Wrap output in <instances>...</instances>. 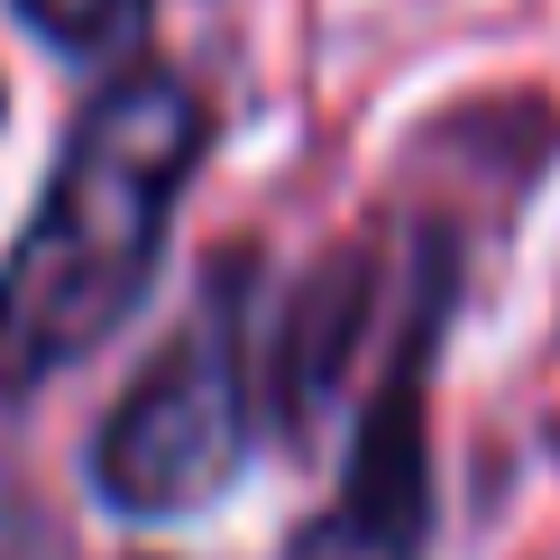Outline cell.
<instances>
[{
    "mask_svg": "<svg viewBox=\"0 0 560 560\" xmlns=\"http://www.w3.org/2000/svg\"><path fill=\"white\" fill-rule=\"evenodd\" d=\"M212 148V102L184 74L102 83L46 175L28 230L0 258V405H28L83 368L166 267L175 194Z\"/></svg>",
    "mask_w": 560,
    "mask_h": 560,
    "instance_id": "6da1fadb",
    "label": "cell"
},
{
    "mask_svg": "<svg viewBox=\"0 0 560 560\" xmlns=\"http://www.w3.org/2000/svg\"><path fill=\"white\" fill-rule=\"evenodd\" d=\"M248 285H258V258L221 248L175 340L102 413L92 487L110 515L184 524L212 497H230V478L248 469V441H258V294Z\"/></svg>",
    "mask_w": 560,
    "mask_h": 560,
    "instance_id": "7a4b0ae2",
    "label": "cell"
},
{
    "mask_svg": "<svg viewBox=\"0 0 560 560\" xmlns=\"http://www.w3.org/2000/svg\"><path fill=\"white\" fill-rule=\"evenodd\" d=\"M451 303H459V240L423 230L395 349H386L377 386L359 395V423H349L340 497L285 542V560H423V542H432V377H441Z\"/></svg>",
    "mask_w": 560,
    "mask_h": 560,
    "instance_id": "3957f363",
    "label": "cell"
},
{
    "mask_svg": "<svg viewBox=\"0 0 560 560\" xmlns=\"http://www.w3.org/2000/svg\"><path fill=\"white\" fill-rule=\"evenodd\" d=\"M377 248L368 240H349V248H322L313 276L276 303V331L258 340V377H267V405H276V423H285L294 451H313V432H322V413L340 405V377H349V359H359V340H368V322H377Z\"/></svg>",
    "mask_w": 560,
    "mask_h": 560,
    "instance_id": "277c9868",
    "label": "cell"
},
{
    "mask_svg": "<svg viewBox=\"0 0 560 560\" xmlns=\"http://www.w3.org/2000/svg\"><path fill=\"white\" fill-rule=\"evenodd\" d=\"M10 19L74 65H120L148 37V0H10Z\"/></svg>",
    "mask_w": 560,
    "mask_h": 560,
    "instance_id": "5b68a950",
    "label": "cell"
},
{
    "mask_svg": "<svg viewBox=\"0 0 560 560\" xmlns=\"http://www.w3.org/2000/svg\"><path fill=\"white\" fill-rule=\"evenodd\" d=\"M0 110H10V102H0Z\"/></svg>",
    "mask_w": 560,
    "mask_h": 560,
    "instance_id": "8992f818",
    "label": "cell"
}]
</instances>
